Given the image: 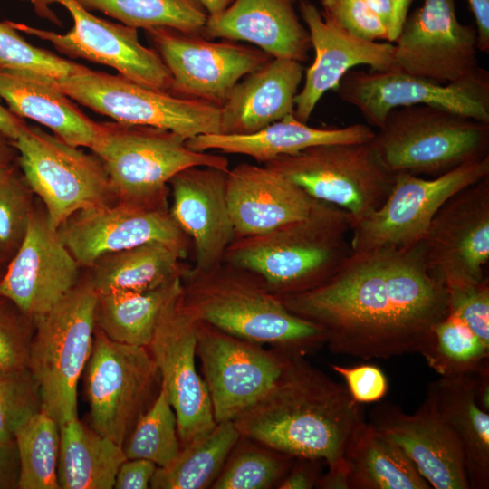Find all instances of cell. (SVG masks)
Returning <instances> with one entry per match:
<instances>
[{
    "mask_svg": "<svg viewBox=\"0 0 489 489\" xmlns=\"http://www.w3.org/2000/svg\"><path fill=\"white\" fill-rule=\"evenodd\" d=\"M277 298L323 328L331 352L362 360L421 353L449 312L447 291L427 271L418 243L351 252L321 284Z\"/></svg>",
    "mask_w": 489,
    "mask_h": 489,
    "instance_id": "obj_1",
    "label": "cell"
},
{
    "mask_svg": "<svg viewBox=\"0 0 489 489\" xmlns=\"http://www.w3.org/2000/svg\"><path fill=\"white\" fill-rule=\"evenodd\" d=\"M241 436L294 458L341 460L364 426L346 386L296 354L272 388L233 420Z\"/></svg>",
    "mask_w": 489,
    "mask_h": 489,
    "instance_id": "obj_2",
    "label": "cell"
},
{
    "mask_svg": "<svg viewBox=\"0 0 489 489\" xmlns=\"http://www.w3.org/2000/svg\"><path fill=\"white\" fill-rule=\"evenodd\" d=\"M351 224L345 210L320 201L302 219L235 237L223 262L253 273L276 297L305 292L327 281L350 256Z\"/></svg>",
    "mask_w": 489,
    "mask_h": 489,
    "instance_id": "obj_3",
    "label": "cell"
},
{
    "mask_svg": "<svg viewBox=\"0 0 489 489\" xmlns=\"http://www.w3.org/2000/svg\"><path fill=\"white\" fill-rule=\"evenodd\" d=\"M183 302L197 320L229 334L302 356L327 344L321 326L290 312L253 273L226 263L188 269Z\"/></svg>",
    "mask_w": 489,
    "mask_h": 489,
    "instance_id": "obj_4",
    "label": "cell"
},
{
    "mask_svg": "<svg viewBox=\"0 0 489 489\" xmlns=\"http://www.w3.org/2000/svg\"><path fill=\"white\" fill-rule=\"evenodd\" d=\"M91 149L103 163L112 193L138 204H168L169 180L187 168L229 169L224 156L192 150L184 137L146 125L99 123Z\"/></svg>",
    "mask_w": 489,
    "mask_h": 489,
    "instance_id": "obj_5",
    "label": "cell"
},
{
    "mask_svg": "<svg viewBox=\"0 0 489 489\" xmlns=\"http://www.w3.org/2000/svg\"><path fill=\"white\" fill-rule=\"evenodd\" d=\"M369 143L392 173L437 177L489 155V123L412 105L391 110Z\"/></svg>",
    "mask_w": 489,
    "mask_h": 489,
    "instance_id": "obj_6",
    "label": "cell"
},
{
    "mask_svg": "<svg viewBox=\"0 0 489 489\" xmlns=\"http://www.w3.org/2000/svg\"><path fill=\"white\" fill-rule=\"evenodd\" d=\"M97 293L91 282L77 283L34 321L28 369L42 398V410L59 426L78 418L77 387L91 356Z\"/></svg>",
    "mask_w": 489,
    "mask_h": 489,
    "instance_id": "obj_7",
    "label": "cell"
},
{
    "mask_svg": "<svg viewBox=\"0 0 489 489\" xmlns=\"http://www.w3.org/2000/svg\"><path fill=\"white\" fill-rule=\"evenodd\" d=\"M317 201L345 210L352 224L379 209L393 187L387 169L365 143L324 144L264 163ZM351 224V225H352Z\"/></svg>",
    "mask_w": 489,
    "mask_h": 489,
    "instance_id": "obj_8",
    "label": "cell"
},
{
    "mask_svg": "<svg viewBox=\"0 0 489 489\" xmlns=\"http://www.w3.org/2000/svg\"><path fill=\"white\" fill-rule=\"evenodd\" d=\"M72 100L115 121L168 129L187 140L220 133V107L146 87L120 74L79 72L53 82Z\"/></svg>",
    "mask_w": 489,
    "mask_h": 489,
    "instance_id": "obj_9",
    "label": "cell"
},
{
    "mask_svg": "<svg viewBox=\"0 0 489 489\" xmlns=\"http://www.w3.org/2000/svg\"><path fill=\"white\" fill-rule=\"evenodd\" d=\"M85 369L91 427L122 446L158 394L157 365L147 347L117 342L95 330Z\"/></svg>",
    "mask_w": 489,
    "mask_h": 489,
    "instance_id": "obj_10",
    "label": "cell"
},
{
    "mask_svg": "<svg viewBox=\"0 0 489 489\" xmlns=\"http://www.w3.org/2000/svg\"><path fill=\"white\" fill-rule=\"evenodd\" d=\"M12 141L24 181L42 199L53 229L81 210L108 203L112 190L97 155L36 126L27 125Z\"/></svg>",
    "mask_w": 489,
    "mask_h": 489,
    "instance_id": "obj_11",
    "label": "cell"
},
{
    "mask_svg": "<svg viewBox=\"0 0 489 489\" xmlns=\"http://www.w3.org/2000/svg\"><path fill=\"white\" fill-rule=\"evenodd\" d=\"M366 121L379 129L397 108L427 105L489 123V72L477 67L452 82L439 83L398 68L384 72L351 69L335 89Z\"/></svg>",
    "mask_w": 489,
    "mask_h": 489,
    "instance_id": "obj_12",
    "label": "cell"
},
{
    "mask_svg": "<svg viewBox=\"0 0 489 489\" xmlns=\"http://www.w3.org/2000/svg\"><path fill=\"white\" fill-rule=\"evenodd\" d=\"M21 1L31 3L39 15L53 22L57 17L48 5L59 4L71 14L73 26L65 34H57L8 21L18 32L47 41L71 57L110 66L137 83L170 92L172 78L167 66L155 50L139 43L138 29L101 19L77 0Z\"/></svg>",
    "mask_w": 489,
    "mask_h": 489,
    "instance_id": "obj_13",
    "label": "cell"
},
{
    "mask_svg": "<svg viewBox=\"0 0 489 489\" xmlns=\"http://www.w3.org/2000/svg\"><path fill=\"white\" fill-rule=\"evenodd\" d=\"M488 176L489 155L433 179L395 173L393 187L382 206L351 225L352 252L417 244L449 197Z\"/></svg>",
    "mask_w": 489,
    "mask_h": 489,
    "instance_id": "obj_14",
    "label": "cell"
},
{
    "mask_svg": "<svg viewBox=\"0 0 489 489\" xmlns=\"http://www.w3.org/2000/svg\"><path fill=\"white\" fill-rule=\"evenodd\" d=\"M196 353L216 423L233 421L259 400L298 354L265 349L201 321L197 322Z\"/></svg>",
    "mask_w": 489,
    "mask_h": 489,
    "instance_id": "obj_15",
    "label": "cell"
},
{
    "mask_svg": "<svg viewBox=\"0 0 489 489\" xmlns=\"http://www.w3.org/2000/svg\"><path fill=\"white\" fill-rule=\"evenodd\" d=\"M418 244L427 271L446 289L488 279L489 176L449 197Z\"/></svg>",
    "mask_w": 489,
    "mask_h": 489,
    "instance_id": "obj_16",
    "label": "cell"
},
{
    "mask_svg": "<svg viewBox=\"0 0 489 489\" xmlns=\"http://www.w3.org/2000/svg\"><path fill=\"white\" fill-rule=\"evenodd\" d=\"M182 292L183 287L162 308L148 346L176 414L180 448L216 425L206 385L196 368L197 320L185 306Z\"/></svg>",
    "mask_w": 489,
    "mask_h": 489,
    "instance_id": "obj_17",
    "label": "cell"
},
{
    "mask_svg": "<svg viewBox=\"0 0 489 489\" xmlns=\"http://www.w3.org/2000/svg\"><path fill=\"white\" fill-rule=\"evenodd\" d=\"M146 32L171 75L170 92L219 107L241 79L273 58L257 47L168 27Z\"/></svg>",
    "mask_w": 489,
    "mask_h": 489,
    "instance_id": "obj_18",
    "label": "cell"
},
{
    "mask_svg": "<svg viewBox=\"0 0 489 489\" xmlns=\"http://www.w3.org/2000/svg\"><path fill=\"white\" fill-rule=\"evenodd\" d=\"M393 44L397 68L439 83L478 67L476 29L459 22L455 0H423L408 14Z\"/></svg>",
    "mask_w": 489,
    "mask_h": 489,
    "instance_id": "obj_19",
    "label": "cell"
},
{
    "mask_svg": "<svg viewBox=\"0 0 489 489\" xmlns=\"http://www.w3.org/2000/svg\"><path fill=\"white\" fill-rule=\"evenodd\" d=\"M61 239L81 266L102 256L149 242H163L188 253V236L173 219L168 204L119 201L81 210L59 229Z\"/></svg>",
    "mask_w": 489,
    "mask_h": 489,
    "instance_id": "obj_20",
    "label": "cell"
},
{
    "mask_svg": "<svg viewBox=\"0 0 489 489\" xmlns=\"http://www.w3.org/2000/svg\"><path fill=\"white\" fill-rule=\"evenodd\" d=\"M80 266L58 230L33 210L0 279V295L34 321L77 285Z\"/></svg>",
    "mask_w": 489,
    "mask_h": 489,
    "instance_id": "obj_21",
    "label": "cell"
},
{
    "mask_svg": "<svg viewBox=\"0 0 489 489\" xmlns=\"http://www.w3.org/2000/svg\"><path fill=\"white\" fill-rule=\"evenodd\" d=\"M301 17L307 26L315 56L307 69L302 89L294 98L293 116L307 123L325 92L335 90L343 75L357 65L376 72L396 67L394 44L355 36L327 21L309 0H298Z\"/></svg>",
    "mask_w": 489,
    "mask_h": 489,
    "instance_id": "obj_22",
    "label": "cell"
},
{
    "mask_svg": "<svg viewBox=\"0 0 489 489\" xmlns=\"http://www.w3.org/2000/svg\"><path fill=\"white\" fill-rule=\"evenodd\" d=\"M213 167L196 166L177 173L168 182L170 214L188 236L195 250L197 270L223 263L235 238L226 197V173Z\"/></svg>",
    "mask_w": 489,
    "mask_h": 489,
    "instance_id": "obj_23",
    "label": "cell"
},
{
    "mask_svg": "<svg viewBox=\"0 0 489 489\" xmlns=\"http://www.w3.org/2000/svg\"><path fill=\"white\" fill-rule=\"evenodd\" d=\"M370 423L388 436L435 489H469L461 444L425 400L411 415L384 403L373 408Z\"/></svg>",
    "mask_w": 489,
    "mask_h": 489,
    "instance_id": "obj_24",
    "label": "cell"
},
{
    "mask_svg": "<svg viewBox=\"0 0 489 489\" xmlns=\"http://www.w3.org/2000/svg\"><path fill=\"white\" fill-rule=\"evenodd\" d=\"M226 197L235 237L302 219L320 203L276 170L249 163L228 169Z\"/></svg>",
    "mask_w": 489,
    "mask_h": 489,
    "instance_id": "obj_25",
    "label": "cell"
},
{
    "mask_svg": "<svg viewBox=\"0 0 489 489\" xmlns=\"http://www.w3.org/2000/svg\"><path fill=\"white\" fill-rule=\"evenodd\" d=\"M295 1L233 0L221 12L208 14L203 36L249 42L273 58L305 62L312 43Z\"/></svg>",
    "mask_w": 489,
    "mask_h": 489,
    "instance_id": "obj_26",
    "label": "cell"
},
{
    "mask_svg": "<svg viewBox=\"0 0 489 489\" xmlns=\"http://www.w3.org/2000/svg\"><path fill=\"white\" fill-rule=\"evenodd\" d=\"M302 62L271 58L246 74L220 106V133L247 135L293 114Z\"/></svg>",
    "mask_w": 489,
    "mask_h": 489,
    "instance_id": "obj_27",
    "label": "cell"
},
{
    "mask_svg": "<svg viewBox=\"0 0 489 489\" xmlns=\"http://www.w3.org/2000/svg\"><path fill=\"white\" fill-rule=\"evenodd\" d=\"M478 371L441 376L428 385L426 400L458 438L470 488L487 489L489 411L478 399Z\"/></svg>",
    "mask_w": 489,
    "mask_h": 489,
    "instance_id": "obj_28",
    "label": "cell"
},
{
    "mask_svg": "<svg viewBox=\"0 0 489 489\" xmlns=\"http://www.w3.org/2000/svg\"><path fill=\"white\" fill-rule=\"evenodd\" d=\"M374 135L369 126L361 123L343 128H313L290 114L252 134H202L187 139V145L195 151L216 149L249 156L259 163H265L278 156L294 154L313 146L369 142Z\"/></svg>",
    "mask_w": 489,
    "mask_h": 489,
    "instance_id": "obj_29",
    "label": "cell"
},
{
    "mask_svg": "<svg viewBox=\"0 0 489 489\" xmlns=\"http://www.w3.org/2000/svg\"><path fill=\"white\" fill-rule=\"evenodd\" d=\"M0 98L14 114L41 123L70 145L91 149L96 139L99 123L52 83L0 70Z\"/></svg>",
    "mask_w": 489,
    "mask_h": 489,
    "instance_id": "obj_30",
    "label": "cell"
},
{
    "mask_svg": "<svg viewBox=\"0 0 489 489\" xmlns=\"http://www.w3.org/2000/svg\"><path fill=\"white\" fill-rule=\"evenodd\" d=\"M188 253L163 242H149L100 258L91 283L97 294L146 292L183 278Z\"/></svg>",
    "mask_w": 489,
    "mask_h": 489,
    "instance_id": "obj_31",
    "label": "cell"
},
{
    "mask_svg": "<svg viewBox=\"0 0 489 489\" xmlns=\"http://www.w3.org/2000/svg\"><path fill=\"white\" fill-rule=\"evenodd\" d=\"M122 446L78 418L60 426L57 478L62 489H111L121 464Z\"/></svg>",
    "mask_w": 489,
    "mask_h": 489,
    "instance_id": "obj_32",
    "label": "cell"
},
{
    "mask_svg": "<svg viewBox=\"0 0 489 489\" xmlns=\"http://www.w3.org/2000/svg\"><path fill=\"white\" fill-rule=\"evenodd\" d=\"M344 458L350 489H430L399 446L370 422L352 437Z\"/></svg>",
    "mask_w": 489,
    "mask_h": 489,
    "instance_id": "obj_33",
    "label": "cell"
},
{
    "mask_svg": "<svg viewBox=\"0 0 489 489\" xmlns=\"http://www.w3.org/2000/svg\"><path fill=\"white\" fill-rule=\"evenodd\" d=\"M182 279L146 292L97 294L95 327L114 341L148 348L160 312L182 290Z\"/></svg>",
    "mask_w": 489,
    "mask_h": 489,
    "instance_id": "obj_34",
    "label": "cell"
},
{
    "mask_svg": "<svg viewBox=\"0 0 489 489\" xmlns=\"http://www.w3.org/2000/svg\"><path fill=\"white\" fill-rule=\"evenodd\" d=\"M240 436L233 421L216 423L208 434L180 448L169 465L158 466L149 488H211Z\"/></svg>",
    "mask_w": 489,
    "mask_h": 489,
    "instance_id": "obj_35",
    "label": "cell"
},
{
    "mask_svg": "<svg viewBox=\"0 0 489 489\" xmlns=\"http://www.w3.org/2000/svg\"><path fill=\"white\" fill-rule=\"evenodd\" d=\"M121 24L149 30L168 27L203 36L208 13L199 0H77Z\"/></svg>",
    "mask_w": 489,
    "mask_h": 489,
    "instance_id": "obj_36",
    "label": "cell"
},
{
    "mask_svg": "<svg viewBox=\"0 0 489 489\" xmlns=\"http://www.w3.org/2000/svg\"><path fill=\"white\" fill-rule=\"evenodd\" d=\"M20 459L19 489H59L57 465L60 426L43 410L16 432Z\"/></svg>",
    "mask_w": 489,
    "mask_h": 489,
    "instance_id": "obj_37",
    "label": "cell"
},
{
    "mask_svg": "<svg viewBox=\"0 0 489 489\" xmlns=\"http://www.w3.org/2000/svg\"><path fill=\"white\" fill-rule=\"evenodd\" d=\"M440 376L475 372L488 365L489 343L452 312L433 328L420 353Z\"/></svg>",
    "mask_w": 489,
    "mask_h": 489,
    "instance_id": "obj_38",
    "label": "cell"
},
{
    "mask_svg": "<svg viewBox=\"0 0 489 489\" xmlns=\"http://www.w3.org/2000/svg\"><path fill=\"white\" fill-rule=\"evenodd\" d=\"M293 460L291 455L240 436L211 488H277Z\"/></svg>",
    "mask_w": 489,
    "mask_h": 489,
    "instance_id": "obj_39",
    "label": "cell"
},
{
    "mask_svg": "<svg viewBox=\"0 0 489 489\" xmlns=\"http://www.w3.org/2000/svg\"><path fill=\"white\" fill-rule=\"evenodd\" d=\"M127 459L142 458L162 467L180 451L177 417L165 386L131 429L123 446Z\"/></svg>",
    "mask_w": 489,
    "mask_h": 489,
    "instance_id": "obj_40",
    "label": "cell"
},
{
    "mask_svg": "<svg viewBox=\"0 0 489 489\" xmlns=\"http://www.w3.org/2000/svg\"><path fill=\"white\" fill-rule=\"evenodd\" d=\"M82 67L30 44L8 21L0 22V70L53 83Z\"/></svg>",
    "mask_w": 489,
    "mask_h": 489,
    "instance_id": "obj_41",
    "label": "cell"
},
{
    "mask_svg": "<svg viewBox=\"0 0 489 489\" xmlns=\"http://www.w3.org/2000/svg\"><path fill=\"white\" fill-rule=\"evenodd\" d=\"M40 411L39 386L28 367L0 369V440L14 439L18 429Z\"/></svg>",
    "mask_w": 489,
    "mask_h": 489,
    "instance_id": "obj_42",
    "label": "cell"
},
{
    "mask_svg": "<svg viewBox=\"0 0 489 489\" xmlns=\"http://www.w3.org/2000/svg\"><path fill=\"white\" fill-rule=\"evenodd\" d=\"M29 190L17 170L0 181V253L8 259L21 244L33 212Z\"/></svg>",
    "mask_w": 489,
    "mask_h": 489,
    "instance_id": "obj_43",
    "label": "cell"
},
{
    "mask_svg": "<svg viewBox=\"0 0 489 489\" xmlns=\"http://www.w3.org/2000/svg\"><path fill=\"white\" fill-rule=\"evenodd\" d=\"M34 321L0 295V369L28 367Z\"/></svg>",
    "mask_w": 489,
    "mask_h": 489,
    "instance_id": "obj_44",
    "label": "cell"
},
{
    "mask_svg": "<svg viewBox=\"0 0 489 489\" xmlns=\"http://www.w3.org/2000/svg\"><path fill=\"white\" fill-rule=\"evenodd\" d=\"M327 21L360 38L388 42V31L363 0H320Z\"/></svg>",
    "mask_w": 489,
    "mask_h": 489,
    "instance_id": "obj_45",
    "label": "cell"
},
{
    "mask_svg": "<svg viewBox=\"0 0 489 489\" xmlns=\"http://www.w3.org/2000/svg\"><path fill=\"white\" fill-rule=\"evenodd\" d=\"M331 369L343 378L352 398L360 403L377 402L388 391V380L380 368L373 364H360L353 367L331 365Z\"/></svg>",
    "mask_w": 489,
    "mask_h": 489,
    "instance_id": "obj_46",
    "label": "cell"
},
{
    "mask_svg": "<svg viewBox=\"0 0 489 489\" xmlns=\"http://www.w3.org/2000/svg\"><path fill=\"white\" fill-rule=\"evenodd\" d=\"M157 467L148 459H126L117 472L113 488L148 489Z\"/></svg>",
    "mask_w": 489,
    "mask_h": 489,
    "instance_id": "obj_47",
    "label": "cell"
},
{
    "mask_svg": "<svg viewBox=\"0 0 489 489\" xmlns=\"http://www.w3.org/2000/svg\"><path fill=\"white\" fill-rule=\"evenodd\" d=\"M321 459L294 458L289 471L278 484L279 489H312L321 476Z\"/></svg>",
    "mask_w": 489,
    "mask_h": 489,
    "instance_id": "obj_48",
    "label": "cell"
},
{
    "mask_svg": "<svg viewBox=\"0 0 489 489\" xmlns=\"http://www.w3.org/2000/svg\"><path fill=\"white\" fill-rule=\"evenodd\" d=\"M20 459L15 439L0 440V489L18 488Z\"/></svg>",
    "mask_w": 489,
    "mask_h": 489,
    "instance_id": "obj_49",
    "label": "cell"
},
{
    "mask_svg": "<svg viewBox=\"0 0 489 489\" xmlns=\"http://www.w3.org/2000/svg\"><path fill=\"white\" fill-rule=\"evenodd\" d=\"M475 20L477 49L489 53V0H467Z\"/></svg>",
    "mask_w": 489,
    "mask_h": 489,
    "instance_id": "obj_50",
    "label": "cell"
},
{
    "mask_svg": "<svg viewBox=\"0 0 489 489\" xmlns=\"http://www.w3.org/2000/svg\"><path fill=\"white\" fill-rule=\"evenodd\" d=\"M349 466L343 457L341 460L328 465V471L321 475L316 488L320 489H350Z\"/></svg>",
    "mask_w": 489,
    "mask_h": 489,
    "instance_id": "obj_51",
    "label": "cell"
},
{
    "mask_svg": "<svg viewBox=\"0 0 489 489\" xmlns=\"http://www.w3.org/2000/svg\"><path fill=\"white\" fill-rule=\"evenodd\" d=\"M18 152L13 141L0 130V181L14 172Z\"/></svg>",
    "mask_w": 489,
    "mask_h": 489,
    "instance_id": "obj_52",
    "label": "cell"
},
{
    "mask_svg": "<svg viewBox=\"0 0 489 489\" xmlns=\"http://www.w3.org/2000/svg\"><path fill=\"white\" fill-rule=\"evenodd\" d=\"M392 15L388 27V42L394 43L406 20L413 0H389Z\"/></svg>",
    "mask_w": 489,
    "mask_h": 489,
    "instance_id": "obj_53",
    "label": "cell"
},
{
    "mask_svg": "<svg viewBox=\"0 0 489 489\" xmlns=\"http://www.w3.org/2000/svg\"><path fill=\"white\" fill-rule=\"evenodd\" d=\"M27 124L0 103V130L12 140L16 139Z\"/></svg>",
    "mask_w": 489,
    "mask_h": 489,
    "instance_id": "obj_54",
    "label": "cell"
},
{
    "mask_svg": "<svg viewBox=\"0 0 489 489\" xmlns=\"http://www.w3.org/2000/svg\"><path fill=\"white\" fill-rule=\"evenodd\" d=\"M370 10L387 26L388 31L392 15V6L389 0H363Z\"/></svg>",
    "mask_w": 489,
    "mask_h": 489,
    "instance_id": "obj_55",
    "label": "cell"
},
{
    "mask_svg": "<svg viewBox=\"0 0 489 489\" xmlns=\"http://www.w3.org/2000/svg\"><path fill=\"white\" fill-rule=\"evenodd\" d=\"M208 14H214L226 8L233 0H199Z\"/></svg>",
    "mask_w": 489,
    "mask_h": 489,
    "instance_id": "obj_56",
    "label": "cell"
},
{
    "mask_svg": "<svg viewBox=\"0 0 489 489\" xmlns=\"http://www.w3.org/2000/svg\"><path fill=\"white\" fill-rule=\"evenodd\" d=\"M6 261H9V259L5 255L0 253V279L3 276L5 269L7 265V264H5Z\"/></svg>",
    "mask_w": 489,
    "mask_h": 489,
    "instance_id": "obj_57",
    "label": "cell"
}]
</instances>
